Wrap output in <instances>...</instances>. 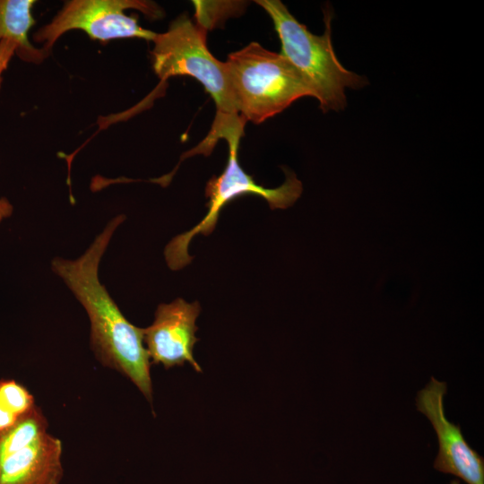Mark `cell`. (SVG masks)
<instances>
[{
	"mask_svg": "<svg viewBox=\"0 0 484 484\" xmlns=\"http://www.w3.org/2000/svg\"><path fill=\"white\" fill-rule=\"evenodd\" d=\"M125 220L123 214L111 219L81 256L74 260L55 257L51 269L85 309L96 359L127 377L151 403V361L143 328L125 318L99 277L101 258Z\"/></svg>",
	"mask_w": 484,
	"mask_h": 484,
	"instance_id": "1",
	"label": "cell"
},
{
	"mask_svg": "<svg viewBox=\"0 0 484 484\" xmlns=\"http://www.w3.org/2000/svg\"><path fill=\"white\" fill-rule=\"evenodd\" d=\"M207 30L186 14L175 19L167 31L157 33L151 52L152 67L162 81L187 75L203 84L216 105V115L206 138L184 158L208 156L220 139L240 141L246 121L236 108L225 62L215 58L206 44Z\"/></svg>",
	"mask_w": 484,
	"mask_h": 484,
	"instance_id": "2",
	"label": "cell"
},
{
	"mask_svg": "<svg viewBox=\"0 0 484 484\" xmlns=\"http://www.w3.org/2000/svg\"><path fill=\"white\" fill-rule=\"evenodd\" d=\"M225 64L236 108L246 122L260 124L298 99L315 98L308 80L289 59L257 42L230 53Z\"/></svg>",
	"mask_w": 484,
	"mask_h": 484,
	"instance_id": "3",
	"label": "cell"
},
{
	"mask_svg": "<svg viewBox=\"0 0 484 484\" xmlns=\"http://www.w3.org/2000/svg\"><path fill=\"white\" fill-rule=\"evenodd\" d=\"M270 16L281 43V55L308 80L324 112L346 106L347 88L359 89L366 79L347 70L332 45L330 11L324 12L325 30L318 36L300 23L279 0L255 1Z\"/></svg>",
	"mask_w": 484,
	"mask_h": 484,
	"instance_id": "4",
	"label": "cell"
},
{
	"mask_svg": "<svg viewBox=\"0 0 484 484\" xmlns=\"http://www.w3.org/2000/svg\"><path fill=\"white\" fill-rule=\"evenodd\" d=\"M228 145L229 159L223 172L212 177L205 186L206 215L193 229L176 236L165 247V259L171 270H179L192 261L187 252L191 239L197 234L210 235L216 227L220 211L230 201L246 194H255L265 199L272 210L287 209L302 194V183L287 169H283L286 179L280 186L267 188L258 185L238 163L239 141L228 142Z\"/></svg>",
	"mask_w": 484,
	"mask_h": 484,
	"instance_id": "5",
	"label": "cell"
},
{
	"mask_svg": "<svg viewBox=\"0 0 484 484\" xmlns=\"http://www.w3.org/2000/svg\"><path fill=\"white\" fill-rule=\"evenodd\" d=\"M135 9L148 19L163 16V10L154 2L141 0H73L65 2L53 20L33 35L42 42L43 49L50 54L56 40L66 31L82 30L90 39L102 42L138 38L152 41L157 33L138 24L136 15L125 11Z\"/></svg>",
	"mask_w": 484,
	"mask_h": 484,
	"instance_id": "6",
	"label": "cell"
},
{
	"mask_svg": "<svg viewBox=\"0 0 484 484\" xmlns=\"http://www.w3.org/2000/svg\"><path fill=\"white\" fill-rule=\"evenodd\" d=\"M445 382L430 377L416 395V409L428 418L437 437L438 452L434 468L452 474L467 484H484V459L465 440L461 427L445 416Z\"/></svg>",
	"mask_w": 484,
	"mask_h": 484,
	"instance_id": "7",
	"label": "cell"
},
{
	"mask_svg": "<svg viewBox=\"0 0 484 484\" xmlns=\"http://www.w3.org/2000/svg\"><path fill=\"white\" fill-rule=\"evenodd\" d=\"M200 311L197 301L188 303L180 298L158 306L152 324L143 328V342L151 363L169 369L188 362L196 372H202L193 354L199 340L195 321Z\"/></svg>",
	"mask_w": 484,
	"mask_h": 484,
	"instance_id": "8",
	"label": "cell"
},
{
	"mask_svg": "<svg viewBox=\"0 0 484 484\" xmlns=\"http://www.w3.org/2000/svg\"><path fill=\"white\" fill-rule=\"evenodd\" d=\"M62 453L61 440L46 433L0 462V484H59Z\"/></svg>",
	"mask_w": 484,
	"mask_h": 484,
	"instance_id": "9",
	"label": "cell"
},
{
	"mask_svg": "<svg viewBox=\"0 0 484 484\" xmlns=\"http://www.w3.org/2000/svg\"><path fill=\"white\" fill-rule=\"evenodd\" d=\"M33 0H0V42H13L17 48L15 55L30 63H41L48 56L43 48L32 46L28 33L35 23L32 16Z\"/></svg>",
	"mask_w": 484,
	"mask_h": 484,
	"instance_id": "10",
	"label": "cell"
},
{
	"mask_svg": "<svg viewBox=\"0 0 484 484\" xmlns=\"http://www.w3.org/2000/svg\"><path fill=\"white\" fill-rule=\"evenodd\" d=\"M48 419L36 404L18 416L12 426L0 429V462L48 433Z\"/></svg>",
	"mask_w": 484,
	"mask_h": 484,
	"instance_id": "11",
	"label": "cell"
},
{
	"mask_svg": "<svg viewBox=\"0 0 484 484\" xmlns=\"http://www.w3.org/2000/svg\"><path fill=\"white\" fill-rule=\"evenodd\" d=\"M0 402L15 416L25 413L35 405L33 395L13 379L0 380Z\"/></svg>",
	"mask_w": 484,
	"mask_h": 484,
	"instance_id": "12",
	"label": "cell"
},
{
	"mask_svg": "<svg viewBox=\"0 0 484 484\" xmlns=\"http://www.w3.org/2000/svg\"><path fill=\"white\" fill-rule=\"evenodd\" d=\"M16 45L13 42L3 40L0 42V83L1 74L6 68L7 64L13 54L16 52Z\"/></svg>",
	"mask_w": 484,
	"mask_h": 484,
	"instance_id": "13",
	"label": "cell"
},
{
	"mask_svg": "<svg viewBox=\"0 0 484 484\" xmlns=\"http://www.w3.org/2000/svg\"><path fill=\"white\" fill-rule=\"evenodd\" d=\"M17 418L18 416L10 412L0 402V429L12 426Z\"/></svg>",
	"mask_w": 484,
	"mask_h": 484,
	"instance_id": "14",
	"label": "cell"
},
{
	"mask_svg": "<svg viewBox=\"0 0 484 484\" xmlns=\"http://www.w3.org/2000/svg\"><path fill=\"white\" fill-rule=\"evenodd\" d=\"M13 213V205L4 197L0 198V222Z\"/></svg>",
	"mask_w": 484,
	"mask_h": 484,
	"instance_id": "15",
	"label": "cell"
},
{
	"mask_svg": "<svg viewBox=\"0 0 484 484\" xmlns=\"http://www.w3.org/2000/svg\"><path fill=\"white\" fill-rule=\"evenodd\" d=\"M450 484H460V480H454L450 482Z\"/></svg>",
	"mask_w": 484,
	"mask_h": 484,
	"instance_id": "16",
	"label": "cell"
}]
</instances>
